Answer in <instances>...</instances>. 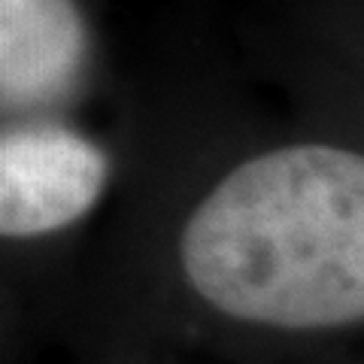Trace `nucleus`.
Masks as SVG:
<instances>
[{"instance_id": "1", "label": "nucleus", "mask_w": 364, "mask_h": 364, "mask_svg": "<svg viewBox=\"0 0 364 364\" xmlns=\"http://www.w3.org/2000/svg\"><path fill=\"white\" fill-rule=\"evenodd\" d=\"M179 264L198 298L237 322H364V155L298 143L237 164L182 225Z\"/></svg>"}, {"instance_id": "2", "label": "nucleus", "mask_w": 364, "mask_h": 364, "mask_svg": "<svg viewBox=\"0 0 364 364\" xmlns=\"http://www.w3.org/2000/svg\"><path fill=\"white\" fill-rule=\"evenodd\" d=\"M109 179L97 143L64 124H18L0 140V231L40 237L73 225L95 207Z\"/></svg>"}, {"instance_id": "3", "label": "nucleus", "mask_w": 364, "mask_h": 364, "mask_svg": "<svg viewBox=\"0 0 364 364\" xmlns=\"http://www.w3.org/2000/svg\"><path fill=\"white\" fill-rule=\"evenodd\" d=\"M85 49V21L73 0H0L4 107L58 104L82 76Z\"/></svg>"}]
</instances>
